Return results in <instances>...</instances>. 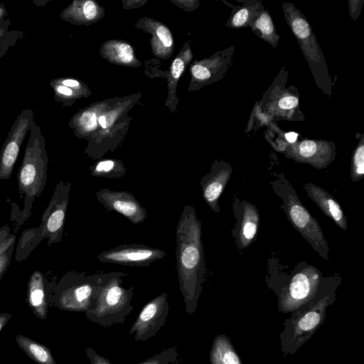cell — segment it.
Listing matches in <instances>:
<instances>
[{"instance_id": "cell-25", "label": "cell", "mask_w": 364, "mask_h": 364, "mask_svg": "<svg viewBox=\"0 0 364 364\" xmlns=\"http://www.w3.org/2000/svg\"><path fill=\"white\" fill-rule=\"evenodd\" d=\"M364 175V141L362 136L353 156L350 166V178L354 182L360 181Z\"/></svg>"}, {"instance_id": "cell-6", "label": "cell", "mask_w": 364, "mask_h": 364, "mask_svg": "<svg viewBox=\"0 0 364 364\" xmlns=\"http://www.w3.org/2000/svg\"><path fill=\"white\" fill-rule=\"evenodd\" d=\"M274 193L283 201L289 221L313 249L324 259H328L329 247L317 220L300 201L291 185L286 178L271 183Z\"/></svg>"}, {"instance_id": "cell-3", "label": "cell", "mask_w": 364, "mask_h": 364, "mask_svg": "<svg viewBox=\"0 0 364 364\" xmlns=\"http://www.w3.org/2000/svg\"><path fill=\"white\" fill-rule=\"evenodd\" d=\"M21 165L18 172L19 198L23 210L18 227L31 215L33 204L43 191L47 181L48 156L40 127L35 122L30 132Z\"/></svg>"}, {"instance_id": "cell-41", "label": "cell", "mask_w": 364, "mask_h": 364, "mask_svg": "<svg viewBox=\"0 0 364 364\" xmlns=\"http://www.w3.org/2000/svg\"><path fill=\"white\" fill-rule=\"evenodd\" d=\"M8 16L7 10L4 4L0 5V20L6 18Z\"/></svg>"}, {"instance_id": "cell-21", "label": "cell", "mask_w": 364, "mask_h": 364, "mask_svg": "<svg viewBox=\"0 0 364 364\" xmlns=\"http://www.w3.org/2000/svg\"><path fill=\"white\" fill-rule=\"evenodd\" d=\"M252 31L260 38L272 46L278 44L279 36L277 34L273 21L267 11L262 10L247 24Z\"/></svg>"}, {"instance_id": "cell-16", "label": "cell", "mask_w": 364, "mask_h": 364, "mask_svg": "<svg viewBox=\"0 0 364 364\" xmlns=\"http://www.w3.org/2000/svg\"><path fill=\"white\" fill-rule=\"evenodd\" d=\"M234 212L236 224L233 230V236L237 247L244 250L252 244L257 235L259 214L257 208L246 200L237 202V206H235Z\"/></svg>"}, {"instance_id": "cell-32", "label": "cell", "mask_w": 364, "mask_h": 364, "mask_svg": "<svg viewBox=\"0 0 364 364\" xmlns=\"http://www.w3.org/2000/svg\"><path fill=\"white\" fill-rule=\"evenodd\" d=\"M15 243L12 244L0 257V280L11 263Z\"/></svg>"}, {"instance_id": "cell-31", "label": "cell", "mask_w": 364, "mask_h": 364, "mask_svg": "<svg viewBox=\"0 0 364 364\" xmlns=\"http://www.w3.org/2000/svg\"><path fill=\"white\" fill-rule=\"evenodd\" d=\"M84 351L91 364H113L109 359L99 354L92 347L85 348Z\"/></svg>"}, {"instance_id": "cell-29", "label": "cell", "mask_w": 364, "mask_h": 364, "mask_svg": "<svg viewBox=\"0 0 364 364\" xmlns=\"http://www.w3.org/2000/svg\"><path fill=\"white\" fill-rule=\"evenodd\" d=\"M277 102V109L282 111H289L299 107L298 97L291 94L283 95Z\"/></svg>"}, {"instance_id": "cell-14", "label": "cell", "mask_w": 364, "mask_h": 364, "mask_svg": "<svg viewBox=\"0 0 364 364\" xmlns=\"http://www.w3.org/2000/svg\"><path fill=\"white\" fill-rule=\"evenodd\" d=\"M284 153L297 162L321 169L326 168L335 159L336 146L331 142L306 139L287 145Z\"/></svg>"}, {"instance_id": "cell-15", "label": "cell", "mask_w": 364, "mask_h": 364, "mask_svg": "<svg viewBox=\"0 0 364 364\" xmlns=\"http://www.w3.org/2000/svg\"><path fill=\"white\" fill-rule=\"evenodd\" d=\"M232 171L231 165L215 162L210 171L200 181L203 200L215 213H220L219 198L228 184Z\"/></svg>"}, {"instance_id": "cell-19", "label": "cell", "mask_w": 364, "mask_h": 364, "mask_svg": "<svg viewBox=\"0 0 364 364\" xmlns=\"http://www.w3.org/2000/svg\"><path fill=\"white\" fill-rule=\"evenodd\" d=\"M209 360L210 364H242L230 338L223 334L218 335L213 339Z\"/></svg>"}, {"instance_id": "cell-18", "label": "cell", "mask_w": 364, "mask_h": 364, "mask_svg": "<svg viewBox=\"0 0 364 364\" xmlns=\"http://www.w3.org/2000/svg\"><path fill=\"white\" fill-rule=\"evenodd\" d=\"M26 301L38 318L46 319L48 314V300L46 279L39 270L34 271L27 284Z\"/></svg>"}, {"instance_id": "cell-38", "label": "cell", "mask_w": 364, "mask_h": 364, "mask_svg": "<svg viewBox=\"0 0 364 364\" xmlns=\"http://www.w3.org/2000/svg\"><path fill=\"white\" fill-rule=\"evenodd\" d=\"M11 24V23L8 18L0 20V37L5 36L9 33Z\"/></svg>"}, {"instance_id": "cell-40", "label": "cell", "mask_w": 364, "mask_h": 364, "mask_svg": "<svg viewBox=\"0 0 364 364\" xmlns=\"http://www.w3.org/2000/svg\"><path fill=\"white\" fill-rule=\"evenodd\" d=\"M284 137L289 144H294L296 141L298 134L291 132L284 134Z\"/></svg>"}, {"instance_id": "cell-37", "label": "cell", "mask_w": 364, "mask_h": 364, "mask_svg": "<svg viewBox=\"0 0 364 364\" xmlns=\"http://www.w3.org/2000/svg\"><path fill=\"white\" fill-rule=\"evenodd\" d=\"M83 14L87 19H92L96 16V6L92 1H87L83 5Z\"/></svg>"}, {"instance_id": "cell-36", "label": "cell", "mask_w": 364, "mask_h": 364, "mask_svg": "<svg viewBox=\"0 0 364 364\" xmlns=\"http://www.w3.org/2000/svg\"><path fill=\"white\" fill-rule=\"evenodd\" d=\"M184 70V63L183 61L178 58H176L172 63L171 65V75L173 78L178 79L181 75Z\"/></svg>"}, {"instance_id": "cell-1", "label": "cell", "mask_w": 364, "mask_h": 364, "mask_svg": "<svg viewBox=\"0 0 364 364\" xmlns=\"http://www.w3.org/2000/svg\"><path fill=\"white\" fill-rule=\"evenodd\" d=\"M176 258L179 289L185 311L192 315L204 282L205 263L202 241V223L194 208L186 205L176 229Z\"/></svg>"}, {"instance_id": "cell-2", "label": "cell", "mask_w": 364, "mask_h": 364, "mask_svg": "<svg viewBox=\"0 0 364 364\" xmlns=\"http://www.w3.org/2000/svg\"><path fill=\"white\" fill-rule=\"evenodd\" d=\"M335 280L323 278L314 297L291 313L279 335L284 355H293L304 346L324 322L328 306L336 301Z\"/></svg>"}, {"instance_id": "cell-12", "label": "cell", "mask_w": 364, "mask_h": 364, "mask_svg": "<svg viewBox=\"0 0 364 364\" xmlns=\"http://www.w3.org/2000/svg\"><path fill=\"white\" fill-rule=\"evenodd\" d=\"M166 252L161 249L143 244H123L102 251L97 259L102 263L130 267H147L164 258Z\"/></svg>"}, {"instance_id": "cell-7", "label": "cell", "mask_w": 364, "mask_h": 364, "mask_svg": "<svg viewBox=\"0 0 364 364\" xmlns=\"http://www.w3.org/2000/svg\"><path fill=\"white\" fill-rule=\"evenodd\" d=\"M282 7L287 22L300 45L317 86L331 96V82L326 60L309 23L294 4L284 3Z\"/></svg>"}, {"instance_id": "cell-39", "label": "cell", "mask_w": 364, "mask_h": 364, "mask_svg": "<svg viewBox=\"0 0 364 364\" xmlns=\"http://www.w3.org/2000/svg\"><path fill=\"white\" fill-rule=\"evenodd\" d=\"M11 318V314L9 313L0 314V332Z\"/></svg>"}, {"instance_id": "cell-35", "label": "cell", "mask_w": 364, "mask_h": 364, "mask_svg": "<svg viewBox=\"0 0 364 364\" xmlns=\"http://www.w3.org/2000/svg\"><path fill=\"white\" fill-rule=\"evenodd\" d=\"M192 74L199 80H207L210 77V72L205 67L196 65L191 68Z\"/></svg>"}, {"instance_id": "cell-22", "label": "cell", "mask_w": 364, "mask_h": 364, "mask_svg": "<svg viewBox=\"0 0 364 364\" xmlns=\"http://www.w3.org/2000/svg\"><path fill=\"white\" fill-rule=\"evenodd\" d=\"M43 239L39 227L25 230L18 242L16 261L20 262L26 259L32 250Z\"/></svg>"}, {"instance_id": "cell-23", "label": "cell", "mask_w": 364, "mask_h": 364, "mask_svg": "<svg viewBox=\"0 0 364 364\" xmlns=\"http://www.w3.org/2000/svg\"><path fill=\"white\" fill-rule=\"evenodd\" d=\"M263 10L261 1H247L243 6L232 12L228 22L230 28H238L247 26L250 21Z\"/></svg>"}, {"instance_id": "cell-20", "label": "cell", "mask_w": 364, "mask_h": 364, "mask_svg": "<svg viewBox=\"0 0 364 364\" xmlns=\"http://www.w3.org/2000/svg\"><path fill=\"white\" fill-rule=\"evenodd\" d=\"M16 341L18 347L37 364H57L47 346L20 334L16 336Z\"/></svg>"}, {"instance_id": "cell-10", "label": "cell", "mask_w": 364, "mask_h": 364, "mask_svg": "<svg viewBox=\"0 0 364 364\" xmlns=\"http://www.w3.org/2000/svg\"><path fill=\"white\" fill-rule=\"evenodd\" d=\"M35 122L31 108L23 109L17 116L0 152V180L10 178L23 140Z\"/></svg>"}, {"instance_id": "cell-5", "label": "cell", "mask_w": 364, "mask_h": 364, "mask_svg": "<svg viewBox=\"0 0 364 364\" xmlns=\"http://www.w3.org/2000/svg\"><path fill=\"white\" fill-rule=\"evenodd\" d=\"M127 275L122 272H107L95 306L85 313L88 320L103 327L124 323L134 309L132 300L135 287L122 286V278Z\"/></svg>"}, {"instance_id": "cell-13", "label": "cell", "mask_w": 364, "mask_h": 364, "mask_svg": "<svg viewBox=\"0 0 364 364\" xmlns=\"http://www.w3.org/2000/svg\"><path fill=\"white\" fill-rule=\"evenodd\" d=\"M95 194L107 212H117L124 215L133 225L141 223L147 218L145 208L132 193L127 191L102 188Z\"/></svg>"}, {"instance_id": "cell-26", "label": "cell", "mask_w": 364, "mask_h": 364, "mask_svg": "<svg viewBox=\"0 0 364 364\" xmlns=\"http://www.w3.org/2000/svg\"><path fill=\"white\" fill-rule=\"evenodd\" d=\"M178 358L176 347H170L137 364H174Z\"/></svg>"}, {"instance_id": "cell-30", "label": "cell", "mask_w": 364, "mask_h": 364, "mask_svg": "<svg viewBox=\"0 0 364 364\" xmlns=\"http://www.w3.org/2000/svg\"><path fill=\"white\" fill-rule=\"evenodd\" d=\"M79 125L85 131H91L97 126L96 114L94 112H85L79 118Z\"/></svg>"}, {"instance_id": "cell-34", "label": "cell", "mask_w": 364, "mask_h": 364, "mask_svg": "<svg viewBox=\"0 0 364 364\" xmlns=\"http://www.w3.org/2000/svg\"><path fill=\"white\" fill-rule=\"evenodd\" d=\"M156 34L166 47H169L172 45L173 39L171 34L166 27L164 26H159L156 29Z\"/></svg>"}, {"instance_id": "cell-42", "label": "cell", "mask_w": 364, "mask_h": 364, "mask_svg": "<svg viewBox=\"0 0 364 364\" xmlns=\"http://www.w3.org/2000/svg\"><path fill=\"white\" fill-rule=\"evenodd\" d=\"M99 123L100 124L102 128L107 127L106 119L105 116H101L99 119Z\"/></svg>"}, {"instance_id": "cell-11", "label": "cell", "mask_w": 364, "mask_h": 364, "mask_svg": "<svg viewBox=\"0 0 364 364\" xmlns=\"http://www.w3.org/2000/svg\"><path fill=\"white\" fill-rule=\"evenodd\" d=\"M169 312L168 294L161 293L149 301L132 323L129 334L134 333L135 341H146L164 326Z\"/></svg>"}, {"instance_id": "cell-17", "label": "cell", "mask_w": 364, "mask_h": 364, "mask_svg": "<svg viewBox=\"0 0 364 364\" xmlns=\"http://www.w3.org/2000/svg\"><path fill=\"white\" fill-rule=\"evenodd\" d=\"M309 197L324 215L331 219L340 228L347 230V220L338 202L326 191L311 183L303 184Z\"/></svg>"}, {"instance_id": "cell-8", "label": "cell", "mask_w": 364, "mask_h": 364, "mask_svg": "<svg viewBox=\"0 0 364 364\" xmlns=\"http://www.w3.org/2000/svg\"><path fill=\"white\" fill-rule=\"evenodd\" d=\"M323 279L318 269L307 264L287 280L272 282L269 287L277 296L279 311L291 314L306 304L316 294Z\"/></svg>"}, {"instance_id": "cell-9", "label": "cell", "mask_w": 364, "mask_h": 364, "mask_svg": "<svg viewBox=\"0 0 364 364\" xmlns=\"http://www.w3.org/2000/svg\"><path fill=\"white\" fill-rule=\"evenodd\" d=\"M71 186V183L60 181L43 213L39 228L49 246L62 240Z\"/></svg>"}, {"instance_id": "cell-24", "label": "cell", "mask_w": 364, "mask_h": 364, "mask_svg": "<svg viewBox=\"0 0 364 364\" xmlns=\"http://www.w3.org/2000/svg\"><path fill=\"white\" fill-rule=\"evenodd\" d=\"M91 175L98 178H121L126 169L122 163L112 159L102 160L90 168Z\"/></svg>"}, {"instance_id": "cell-28", "label": "cell", "mask_w": 364, "mask_h": 364, "mask_svg": "<svg viewBox=\"0 0 364 364\" xmlns=\"http://www.w3.org/2000/svg\"><path fill=\"white\" fill-rule=\"evenodd\" d=\"M16 234L11 232V227L4 225L0 228V257L8 248L16 242Z\"/></svg>"}, {"instance_id": "cell-33", "label": "cell", "mask_w": 364, "mask_h": 364, "mask_svg": "<svg viewBox=\"0 0 364 364\" xmlns=\"http://www.w3.org/2000/svg\"><path fill=\"white\" fill-rule=\"evenodd\" d=\"M118 57L123 63H129L133 60V51L128 44H121L118 47Z\"/></svg>"}, {"instance_id": "cell-4", "label": "cell", "mask_w": 364, "mask_h": 364, "mask_svg": "<svg viewBox=\"0 0 364 364\" xmlns=\"http://www.w3.org/2000/svg\"><path fill=\"white\" fill-rule=\"evenodd\" d=\"M107 273L69 271L55 285L52 300L61 310L85 313L95 306Z\"/></svg>"}, {"instance_id": "cell-27", "label": "cell", "mask_w": 364, "mask_h": 364, "mask_svg": "<svg viewBox=\"0 0 364 364\" xmlns=\"http://www.w3.org/2000/svg\"><path fill=\"white\" fill-rule=\"evenodd\" d=\"M25 33L17 30H11L3 37H0V58L3 57L10 48L14 46L21 40Z\"/></svg>"}]
</instances>
